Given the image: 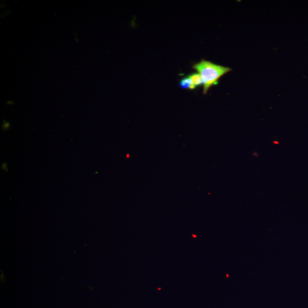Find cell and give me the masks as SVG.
<instances>
[{"mask_svg": "<svg viewBox=\"0 0 308 308\" xmlns=\"http://www.w3.org/2000/svg\"><path fill=\"white\" fill-rule=\"evenodd\" d=\"M200 74L203 82V94H207L209 89L218 83L219 79L230 72L229 68L218 65L210 61L202 59L192 67Z\"/></svg>", "mask_w": 308, "mask_h": 308, "instance_id": "6da1fadb", "label": "cell"}, {"mask_svg": "<svg viewBox=\"0 0 308 308\" xmlns=\"http://www.w3.org/2000/svg\"><path fill=\"white\" fill-rule=\"evenodd\" d=\"M188 76L191 79L193 84V89H194V90L199 86L203 85V82L202 78L200 74L198 73H193L192 74H189V75Z\"/></svg>", "mask_w": 308, "mask_h": 308, "instance_id": "7a4b0ae2", "label": "cell"}, {"mask_svg": "<svg viewBox=\"0 0 308 308\" xmlns=\"http://www.w3.org/2000/svg\"><path fill=\"white\" fill-rule=\"evenodd\" d=\"M179 86L181 89H186V90H194L191 79L188 76L184 77L181 79L179 83Z\"/></svg>", "mask_w": 308, "mask_h": 308, "instance_id": "3957f363", "label": "cell"}]
</instances>
